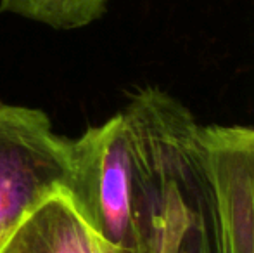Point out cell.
<instances>
[{
	"label": "cell",
	"mask_w": 254,
	"mask_h": 253,
	"mask_svg": "<svg viewBox=\"0 0 254 253\" xmlns=\"http://www.w3.org/2000/svg\"><path fill=\"white\" fill-rule=\"evenodd\" d=\"M0 253H97V241L69 194L61 191L17 224Z\"/></svg>",
	"instance_id": "cell-3"
},
{
	"label": "cell",
	"mask_w": 254,
	"mask_h": 253,
	"mask_svg": "<svg viewBox=\"0 0 254 253\" xmlns=\"http://www.w3.org/2000/svg\"><path fill=\"white\" fill-rule=\"evenodd\" d=\"M107 0H0L2 12L16 14L54 30H80L106 12Z\"/></svg>",
	"instance_id": "cell-4"
},
{
	"label": "cell",
	"mask_w": 254,
	"mask_h": 253,
	"mask_svg": "<svg viewBox=\"0 0 254 253\" xmlns=\"http://www.w3.org/2000/svg\"><path fill=\"white\" fill-rule=\"evenodd\" d=\"M73 180V139L42 109L0 102V247L42 201Z\"/></svg>",
	"instance_id": "cell-2"
},
{
	"label": "cell",
	"mask_w": 254,
	"mask_h": 253,
	"mask_svg": "<svg viewBox=\"0 0 254 253\" xmlns=\"http://www.w3.org/2000/svg\"><path fill=\"white\" fill-rule=\"evenodd\" d=\"M159 253H254V128H189L171 169Z\"/></svg>",
	"instance_id": "cell-1"
},
{
	"label": "cell",
	"mask_w": 254,
	"mask_h": 253,
	"mask_svg": "<svg viewBox=\"0 0 254 253\" xmlns=\"http://www.w3.org/2000/svg\"><path fill=\"white\" fill-rule=\"evenodd\" d=\"M95 241H97V240H95ZM97 253H113V252H111L109 248L104 247V245H101V243L97 241Z\"/></svg>",
	"instance_id": "cell-5"
}]
</instances>
